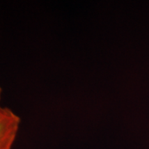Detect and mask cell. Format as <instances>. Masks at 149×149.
Segmentation results:
<instances>
[{
    "instance_id": "obj_1",
    "label": "cell",
    "mask_w": 149,
    "mask_h": 149,
    "mask_svg": "<svg viewBox=\"0 0 149 149\" xmlns=\"http://www.w3.org/2000/svg\"><path fill=\"white\" fill-rule=\"evenodd\" d=\"M20 124V117L9 109L3 108L0 113V149L12 148Z\"/></svg>"
},
{
    "instance_id": "obj_3",
    "label": "cell",
    "mask_w": 149,
    "mask_h": 149,
    "mask_svg": "<svg viewBox=\"0 0 149 149\" xmlns=\"http://www.w3.org/2000/svg\"><path fill=\"white\" fill-rule=\"evenodd\" d=\"M3 108H2V107H0V113H2V111H3Z\"/></svg>"
},
{
    "instance_id": "obj_2",
    "label": "cell",
    "mask_w": 149,
    "mask_h": 149,
    "mask_svg": "<svg viewBox=\"0 0 149 149\" xmlns=\"http://www.w3.org/2000/svg\"><path fill=\"white\" fill-rule=\"evenodd\" d=\"M2 92H3V90H2V88H1V86H0V101H1V98H2Z\"/></svg>"
}]
</instances>
